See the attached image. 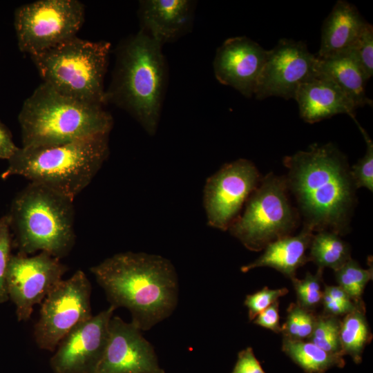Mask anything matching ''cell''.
Listing matches in <instances>:
<instances>
[{
  "instance_id": "21",
  "label": "cell",
  "mask_w": 373,
  "mask_h": 373,
  "mask_svg": "<svg viewBox=\"0 0 373 373\" xmlns=\"http://www.w3.org/2000/svg\"><path fill=\"white\" fill-rule=\"evenodd\" d=\"M316 70L334 81L352 99L357 108L372 106V100L365 94L368 78L347 52L318 58Z\"/></svg>"
},
{
  "instance_id": "17",
  "label": "cell",
  "mask_w": 373,
  "mask_h": 373,
  "mask_svg": "<svg viewBox=\"0 0 373 373\" xmlns=\"http://www.w3.org/2000/svg\"><path fill=\"white\" fill-rule=\"evenodd\" d=\"M294 99L300 117L309 124L338 114L356 119L357 107L352 99L329 77L317 70L299 86Z\"/></svg>"
},
{
  "instance_id": "11",
  "label": "cell",
  "mask_w": 373,
  "mask_h": 373,
  "mask_svg": "<svg viewBox=\"0 0 373 373\" xmlns=\"http://www.w3.org/2000/svg\"><path fill=\"white\" fill-rule=\"evenodd\" d=\"M260 179L255 164L243 158L224 164L209 177L202 198L207 224L227 231Z\"/></svg>"
},
{
  "instance_id": "22",
  "label": "cell",
  "mask_w": 373,
  "mask_h": 373,
  "mask_svg": "<svg viewBox=\"0 0 373 373\" xmlns=\"http://www.w3.org/2000/svg\"><path fill=\"white\" fill-rule=\"evenodd\" d=\"M282 350L305 373H325L345 365L343 356L327 352L309 341L283 338Z\"/></svg>"
},
{
  "instance_id": "35",
  "label": "cell",
  "mask_w": 373,
  "mask_h": 373,
  "mask_svg": "<svg viewBox=\"0 0 373 373\" xmlns=\"http://www.w3.org/2000/svg\"><path fill=\"white\" fill-rule=\"evenodd\" d=\"M17 149L10 131L0 121V159L9 160Z\"/></svg>"
},
{
  "instance_id": "12",
  "label": "cell",
  "mask_w": 373,
  "mask_h": 373,
  "mask_svg": "<svg viewBox=\"0 0 373 373\" xmlns=\"http://www.w3.org/2000/svg\"><path fill=\"white\" fill-rule=\"evenodd\" d=\"M67 271L59 258L46 252L32 256L19 252L12 255L6 289L9 299L15 305L19 321L30 318L34 305L42 303Z\"/></svg>"
},
{
  "instance_id": "26",
  "label": "cell",
  "mask_w": 373,
  "mask_h": 373,
  "mask_svg": "<svg viewBox=\"0 0 373 373\" xmlns=\"http://www.w3.org/2000/svg\"><path fill=\"white\" fill-rule=\"evenodd\" d=\"M341 318L317 314L312 335L307 341L333 354L344 356L340 342Z\"/></svg>"
},
{
  "instance_id": "29",
  "label": "cell",
  "mask_w": 373,
  "mask_h": 373,
  "mask_svg": "<svg viewBox=\"0 0 373 373\" xmlns=\"http://www.w3.org/2000/svg\"><path fill=\"white\" fill-rule=\"evenodd\" d=\"M366 143L365 155L352 166L350 175L356 189L364 187L373 191V143L366 131L354 119Z\"/></svg>"
},
{
  "instance_id": "13",
  "label": "cell",
  "mask_w": 373,
  "mask_h": 373,
  "mask_svg": "<svg viewBox=\"0 0 373 373\" xmlns=\"http://www.w3.org/2000/svg\"><path fill=\"white\" fill-rule=\"evenodd\" d=\"M318 58L305 42L281 39L267 57L254 95L258 99H295L299 86L316 72Z\"/></svg>"
},
{
  "instance_id": "16",
  "label": "cell",
  "mask_w": 373,
  "mask_h": 373,
  "mask_svg": "<svg viewBox=\"0 0 373 373\" xmlns=\"http://www.w3.org/2000/svg\"><path fill=\"white\" fill-rule=\"evenodd\" d=\"M267 52L260 45L245 36L229 38L216 51L213 61L215 77L222 84L251 97L254 95Z\"/></svg>"
},
{
  "instance_id": "14",
  "label": "cell",
  "mask_w": 373,
  "mask_h": 373,
  "mask_svg": "<svg viewBox=\"0 0 373 373\" xmlns=\"http://www.w3.org/2000/svg\"><path fill=\"white\" fill-rule=\"evenodd\" d=\"M115 310L110 305L64 337L50 361L55 373L95 372L106 347L109 323Z\"/></svg>"
},
{
  "instance_id": "19",
  "label": "cell",
  "mask_w": 373,
  "mask_h": 373,
  "mask_svg": "<svg viewBox=\"0 0 373 373\" xmlns=\"http://www.w3.org/2000/svg\"><path fill=\"white\" fill-rule=\"evenodd\" d=\"M367 23L354 5L338 1L323 23L316 57L325 58L347 52Z\"/></svg>"
},
{
  "instance_id": "3",
  "label": "cell",
  "mask_w": 373,
  "mask_h": 373,
  "mask_svg": "<svg viewBox=\"0 0 373 373\" xmlns=\"http://www.w3.org/2000/svg\"><path fill=\"white\" fill-rule=\"evenodd\" d=\"M162 46L142 30L122 43L105 90V104L126 111L150 135L157 128L166 83Z\"/></svg>"
},
{
  "instance_id": "28",
  "label": "cell",
  "mask_w": 373,
  "mask_h": 373,
  "mask_svg": "<svg viewBox=\"0 0 373 373\" xmlns=\"http://www.w3.org/2000/svg\"><path fill=\"white\" fill-rule=\"evenodd\" d=\"M323 269L318 268L315 274L307 272L303 279L291 280L297 297V303L307 310L315 312L322 302Z\"/></svg>"
},
{
  "instance_id": "24",
  "label": "cell",
  "mask_w": 373,
  "mask_h": 373,
  "mask_svg": "<svg viewBox=\"0 0 373 373\" xmlns=\"http://www.w3.org/2000/svg\"><path fill=\"white\" fill-rule=\"evenodd\" d=\"M309 248V260L323 269L328 267L335 271L352 258L348 244L340 235L330 231H321L313 235Z\"/></svg>"
},
{
  "instance_id": "15",
  "label": "cell",
  "mask_w": 373,
  "mask_h": 373,
  "mask_svg": "<svg viewBox=\"0 0 373 373\" xmlns=\"http://www.w3.org/2000/svg\"><path fill=\"white\" fill-rule=\"evenodd\" d=\"M142 332L133 323L113 316L106 347L94 373H165Z\"/></svg>"
},
{
  "instance_id": "6",
  "label": "cell",
  "mask_w": 373,
  "mask_h": 373,
  "mask_svg": "<svg viewBox=\"0 0 373 373\" xmlns=\"http://www.w3.org/2000/svg\"><path fill=\"white\" fill-rule=\"evenodd\" d=\"M8 214L19 253L46 252L60 259L75 245L73 200L43 185L30 182Z\"/></svg>"
},
{
  "instance_id": "18",
  "label": "cell",
  "mask_w": 373,
  "mask_h": 373,
  "mask_svg": "<svg viewBox=\"0 0 373 373\" xmlns=\"http://www.w3.org/2000/svg\"><path fill=\"white\" fill-rule=\"evenodd\" d=\"M140 15L142 30L162 45L188 30L193 19V3L187 0L141 1Z\"/></svg>"
},
{
  "instance_id": "4",
  "label": "cell",
  "mask_w": 373,
  "mask_h": 373,
  "mask_svg": "<svg viewBox=\"0 0 373 373\" xmlns=\"http://www.w3.org/2000/svg\"><path fill=\"white\" fill-rule=\"evenodd\" d=\"M108 134L44 147H18L1 178L20 175L72 200L93 180L109 154Z\"/></svg>"
},
{
  "instance_id": "2",
  "label": "cell",
  "mask_w": 373,
  "mask_h": 373,
  "mask_svg": "<svg viewBox=\"0 0 373 373\" xmlns=\"http://www.w3.org/2000/svg\"><path fill=\"white\" fill-rule=\"evenodd\" d=\"M110 305L127 309L131 323L148 331L175 311L178 277L167 258L126 251L106 258L90 269Z\"/></svg>"
},
{
  "instance_id": "7",
  "label": "cell",
  "mask_w": 373,
  "mask_h": 373,
  "mask_svg": "<svg viewBox=\"0 0 373 373\" xmlns=\"http://www.w3.org/2000/svg\"><path fill=\"white\" fill-rule=\"evenodd\" d=\"M110 50L107 41L76 36L30 57L43 83L68 97L103 106Z\"/></svg>"
},
{
  "instance_id": "10",
  "label": "cell",
  "mask_w": 373,
  "mask_h": 373,
  "mask_svg": "<svg viewBox=\"0 0 373 373\" xmlns=\"http://www.w3.org/2000/svg\"><path fill=\"white\" fill-rule=\"evenodd\" d=\"M91 285L84 272L77 270L61 280L41 303L33 336L39 348L54 352L73 329L90 318Z\"/></svg>"
},
{
  "instance_id": "5",
  "label": "cell",
  "mask_w": 373,
  "mask_h": 373,
  "mask_svg": "<svg viewBox=\"0 0 373 373\" xmlns=\"http://www.w3.org/2000/svg\"><path fill=\"white\" fill-rule=\"evenodd\" d=\"M18 120L24 148L109 135L113 125V117L103 106L68 97L43 82L24 101Z\"/></svg>"
},
{
  "instance_id": "30",
  "label": "cell",
  "mask_w": 373,
  "mask_h": 373,
  "mask_svg": "<svg viewBox=\"0 0 373 373\" xmlns=\"http://www.w3.org/2000/svg\"><path fill=\"white\" fill-rule=\"evenodd\" d=\"M13 245L8 214L0 218V303L9 300L6 289V275Z\"/></svg>"
},
{
  "instance_id": "34",
  "label": "cell",
  "mask_w": 373,
  "mask_h": 373,
  "mask_svg": "<svg viewBox=\"0 0 373 373\" xmlns=\"http://www.w3.org/2000/svg\"><path fill=\"white\" fill-rule=\"evenodd\" d=\"M255 325L271 330L275 333L281 332L279 316V301L277 300L260 312L254 320Z\"/></svg>"
},
{
  "instance_id": "20",
  "label": "cell",
  "mask_w": 373,
  "mask_h": 373,
  "mask_svg": "<svg viewBox=\"0 0 373 373\" xmlns=\"http://www.w3.org/2000/svg\"><path fill=\"white\" fill-rule=\"evenodd\" d=\"M313 231L303 226L300 232L276 240L265 247L263 254L256 260L241 267L243 273L261 267H269L292 280L296 270L310 261L306 251L313 236Z\"/></svg>"
},
{
  "instance_id": "1",
  "label": "cell",
  "mask_w": 373,
  "mask_h": 373,
  "mask_svg": "<svg viewBox=\"0 0 373 373\" xmlns=\"http://www.w3.org/2000/svg\"><path fill=\"white\" fill-rule=\"evenodd\" d=\"M283 164L303 226L313 231L347 233L356 189L345 156L332 143L314 144L308 151L285 157Z\"/></svg>"
},
{
  "instance_id": "27",
  "label": "cell",
  "mask_w": 373,
  "mask_h": 373,
  "mask_svg": "<svg viewBox=\"0 0 373 373\" xmlns=\"http://www.w3.org/2000/svg\"><path fill=\"white\" fill-rule=\"evenodd\" d=\"M317 314L296 303H291L287 309L285 322L281 326L283 338L294 341H307L313 332Z\"/></svg>"
},
{
  "instance_id": "33",
  "label": "cell",
  "mask_w": 373,
  "mask_h": 373,
  "mask_svg": "<svg viewBox=\"0 0 373 373\" xmlns=\"http://www.w3.org/2000/svg\"><path fill=\"white\" fill-rule=\"evenodd\" d=\"M231 373H266L251 347L238 353L236 362Z\"/></svg>"
},
{
  "instance_id": "31",
  "label": "cell",
  "mask_w": 373,
  "mask_h": 373,
  "mask_svg": "<svg viewBox=\"0 0 373 373\" xmlns=\"http://www.w3.org/2000/svg\"><path fill=\"white\" fill-rule=\"evenodd\" d=\"M361 66L368 79L373 75V27L368 22L347 51Z\"/></svg>"
},
{
  "instance_id": "32",
  "label": "cell",
  "mask_w": 373,
  "mask_h": 373,
  "mask_svg": "<svg viewBox=\"0 0 373 373\" xmlns=\"http://www.w3.org/2000/svg\"><path fill=\"white\" fill-rule=\"evenodd\" d=\"M289 290L285 288L270 289L265 286L261 290L252 294L246 296L244 305L248 309L249 321H252L260 312L264 311L280 297L288 294Z\"/></svg>"
},
{
  "instance_id": "9",
  "label": "cell",
  "mask_w": 373,
  "mask_h": 373,
  "mask_svg": "<svg viewBox=\"0 0 373 373\" xmlns=\"http://www.w3.org/2000/svg\"><path fill=\"white\" fill-rule=\"evenodd\" d=\"M85 15L77 0H39L16 9L14 26L21 52L30 56L76 37Z\"/></svg>"
},
{
  "instance_id": "8",
  "label": "cell",
  "mask_w": 373,
  "mask_h": 373,
  "mask_svg": "<svg viewBox=\"0 0 373 373\" xmlns=\"http://www.w3.org/2000/svg\"><path fill=\"white\" fill-rule=\"evenodd\" d=\"M283 176L272 173L261 178L228 231L247 249L260 251L269 243L291 236L299 216L291 206Z\"/></svg>"
},
{
  "instance_id": "23",
  "label": "cell",
  "mask_w": 373,
  "mask_h": 373,
  "mask_svg": "<svg viewBox=\"0 0 373 373\" xmlns=\"http://www.w3.org/2000/svg\"><path fill=\"white\" fill-rule=\"evenodd\" d=\"M365 305L358 306L341 319L340 342L343 355H349L356 364L362 362L363 353L372 339L365 316Z\"/></svg>"
},
{
  "instance_id": "25",
  "label": "cell",
  "mask_w": 373,
  "mask_h": 373,
  "mask_svg": "<svg viewBox=\"0 0 373 373\" xmlns=\"http://www.w3.org/2000/svg\"><path fill=\"white\" fill-rule=\"evenodd\" d=\"M336 281L356 304L364 303L362 296L367 283L372 280V264L368 269L362 268L358 262L350 258L341 267L334 271Z\"/></svg>"
}]
</instances>
